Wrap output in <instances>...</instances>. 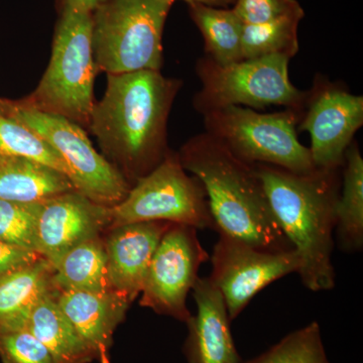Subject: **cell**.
I'll use <instances>...</instances> for the list:
<instances>
[{"label":"cell","instance_id":"obj_1","mask_svg":"<svg viewBox=\"0 0 363 363\" xmlns=\"http://www.w3.org/2000/svg\"><path fill=\"white\" fill-rule=\"evenodd\" d=\"M182 85L161 71L107 74L88 128L128 183L147 175L168 154L167 123Z\"/></svg>","mask_w":363,"mask_h":363},{"label":"cell","instance_id":"obj_2","mask_svg":"<svg viewBox=\"0 0 363 363\" xmlns=\"http://www.w3.org/2000/svg\"><path fill=\"white\" fill-rule=\"evenodd\" d=\"M178 156L183 168L201 182L216 233L266 252L294 250L253 164L238 159L206 133L190 138Z\"/></svg>","mask_w":363,"mask_h":363},{"label":"cell","instance_id":"obj_3","mask_svg":"<svg viewBox=\"0 0 363 363\" xmlns=\"http://www.w3.org/2000/svg\"><path fill=\"white\" fill-rule=\"evenodd\" d=\"M272 213L300 257L297 274L312 292L335 286L332 264L336 207L340 193L339 171L317 169L295 174L269 164H253Z\"/></svg>","mask_w":363,"mask_h":363},{"label":"cell","instance_id":"obj_4","mask_svg":"<svg viewBox=\"0 0 363 363\" xmlns=\"http://www.w3.org/2000/svg\"><path fill=\"white\" fill-rule=\"evenodd\" d=\"M97 73L93 52V13L63 6L55 30L51 60L26 104L89 126Z\"/></svg>","mask_w":363,"mask_h":363},{"label":"cell","instance_id":"obj_5","mask_svg":"<svg viewBox=\"0 0 363 363\" xmlns=\"http://www.w3.org/2000/svg\"><path fill=\"white\" fill-rule=\"evenodd\" d=\"M174 0H106L93 11V52L106 74L161 71L162 33Z\"/></svg>","mask_w":363,"mask_h":363},{"label":"cell","instance_id":"obj_6","mask_svg":"<svg viewBox=\"0 0 363 363\" xmlns=\"http://www.w3.org/2000/svg\"><path fill=\"white\" fill-rule=\"evenodd\" d=\"M202 116L205 133L241 161L278 167L295 174L317 169L309 147L298 140L300 112L285 109L260 113L247 107L227 106Z\"/></svg>","mask_w":363,"mask_h":363},{"label":"cell","instance_id":"obj_7","mask_svg":"<svg viewBox=\"0 0 363 363\" xmlns=\"http://www.w3.org/2000/svg\"><path fill=\"white\" fill-rule=\"evenodd\" d=\"M290 60L269 56L220 65L202 57L196 64L202 84L193 101L196 111L204 114L227 106L262 109L277 105L302 114L308 92L291 82Z\"/></svg>","mask_w":363,"mask_h":363},{"label":"cell","instance_id":"obj_8","mask_svg":"<svg viewBox=\"0 0 363 363\" xmlns=\"http://www.w3.org/2000/svg\"><path fill=\"white\" fill-rule=\"evenodd\" d=\"M0 106L58 152L77 192L107 207L116 206L128 194L130 184L95 150L80 125L65 117L40 111L23 100L0 98Z\"/></svg>","mask_w":363,"mask_h":363},{"label":"cell","instance_id":"obj_9","mask_svg":"<svg viewBox=\"0 0 363 363\" xmlns=\"http://www.w3.org/2000/svg\"><path fill=\"white\" fill-rule=\"evenodd\" d=\"M152 221L215 230L205 189L186 173L178 152L169 150L156 168L135 182L123 201L111 207L109 228Z\"/></svg>","mask_w":363,"mask_h":363},{"label":"cell","instance_id":"obj_10","mask_svg":"<svg viewBox=\"0 0 363 363\" xmlns=\"http://www.w3.org/2000/svg\"><path fill=\"white\" fill-rule=\"evenodd\" d=\"M209 259L197 229L172 224L150 260L140 306L187 323L192 316L186 304L188 294L199 278L200 267Z\"/></svg>","mask_w":363,"mask_h":363},{"label":"cell","instance_id":"obj_11","mask_svg":"<svg viewBox=\"0 0 363 363\" xmlns=\"http://www.w3.org/2000/svg\"><path fill=\"white\" fill-rule=\"evenodd\" d=\"M211 262L209 279L225 301L231 320L240 316L260 291L277 279L298 272L300 267L295 250L266 252L223 233H219Z\"/></svg>","mask_w":363,"mask_h":363},{"label":"cell","instance_id":"obj_12","mask_svg":"<svg viewBox=\"0 0 363 363\" xmlns=\"http://www.w3.org/2000/svg\"><path fill=\"white\" fill-rule=\"evenodd\" d=\"M298 125L311 138L309 150L315 167L339 171L346 150L363 125V97L329 81L316 80Z\"/></svg>","mask_w":363,"mask_h":363},{"label":"cell","instance_id":"obj_13","mask_svg":"<svg viewBox=\"0 0 363 363\" xmlns=\"http://www.w3.org/2000/svg\"><path fill=\"white\" fill-rule=\"evenodd\" d=\"M111 223V207L92 201L77 191L42 203L37 228V252L52 267L86 240L101 236Z\"/></svg>","mask_w":363,"mask_h":363},{"label":"cell","instance_id":"obj_14","mask_svg":"<svg viewBox=\"0 0 363 363\" xmlns=\"http://www.w3.org/2000/svg\"><path fill=\"white\" fill-rule=\"evenodd\" d=\"M174 223L138 222L107 229L104 238L112 288L130 303L142 293L157 245Z\"/></svg>","mask_w":363,"mask_h":363},{"label":"cell","instance_id":"obj_15","mask_svg":"<svg viewBox=\"0 0 363 363\" xmlns=\"http://www.w3.org/2000/svg\"><path fill=\"white\" fill-rule=\"evenodd\" d=\"M197 313L187 322L184 353L189 363H241L230 321L218 289L211 279L198 278L193 286Z\"/></svg>","mask_w":363,"mask_h":363},{"label":"cell","instance_id":"obj_16","mask_svg":"<svg viewBox=\"0 0 363 363\" xmlns=\"http://www.w3.org/2000/svg\"><path fill=\"white\" fill-rule=\"evenodd\" d=\"M56 300L80 337L101 363H111L108 353L117 326L131 303L116 291L106 293L61 291Z\"/></svg>","mask_w":363,"mask_h":363},{"label":"cell","instance_id":"obj_17","mask_svg":"<svg viewBox=\"0 0 363 363\" xmlns=\"http://www.w3.org/2000/svg\"><path fill=\"white\" fill-rule=\"evenodd\" d=\"M55 271L43 257L0 279V336L28 329L35 306L55 291Z\"/></svg>","mask_w":363,"mask_h":363},{"label":"cell","instance_id":"obj_18","mask_svg":"<svg viewBox=\"0 0 363 363\" xmlns=\"http://www.w3.org/2000/svg\"><path fill=\"white\" fill-rule=\"evenodd\" d=\"M76 191L68 176L26 157H0V199L43 203Z\"/></svg>","mask_w":363,"mask_h":363},{"label":"cell","instance_id":"obj_19","mask_svg":"<svg viewBox=\"0 0 363 363\" xmlns=\"http://www.w3.org/2000/svg\"><path fill=\"white\" fill-rule=\"evenodd\" d=\"M28 330L52 353L56 363H91L96 359L56 300V290L35 306Z\"/></svg>","mask_w":363,"mask_h":363},{"label":"cell","instance_id":"obj_20","mask_svg":"<svg viewBox=\"0 0 363 363\" xmlns=\"http://www.w3.org/2000/svg\"><path fill=\"white\" fill-rule=\"evenodd\" d=\"M52 286L57 292L114 291L109 279L104 238L97 236L86 240L67 253L56 267Z\"/></svg>","mask_w":363,"mask_h":363},{"label":"cell","instance_id":"obj_21","mask_svg":"<svg viewBox=\"0 0 363 363\" xmlns=\"http://www.w3.org/2000/svg\"><path fill=\"white\" fill-rule=\"evenodd\" d=\"M342 168L335 229L341 250L357 252L363 247V159L354 140L346 150Z\"/></svg>","mask_w":363,"mask_h":363},{"label":"cell","instance_id":"obj_22","mask_svg":"<svg viewBox=\"0 0 363 363\" xmlns=\"http://www.w3.org/2000/svg\"><path fill=\"white\" fill-rule=\"evenodd\" d=\"M189 13L204 39L205 56L229 65L242 60L241 40L245 23L233 9L191 4Z\"/></svg>","mask_w":363,"mask_h":363},{"label":"cell","instance_id":"obj_23","mask_svg":"<svg viewBox=\"0 0 363 363\" xmlns=\"http://www.w3.org/2000/svg\"><path fill=\"white\" fill-rule=\"evenodd\" d=\"M303 18H283L257 25H245L241 40L242 60L284 56L298 51V28Z\"/></svg>","mask_w":363,"mask_h":363},{"label":"cell","instance_id":"obj_24","mask_svg":"<svg viewBox=\"0 0 363 363\" xmlns=\"http://www.w3.org/2000/svg\"><path fill=\"white\" fill-rule=\"evenodd\" d=\"M9 157L42 162L68 176L65 162L58 152L0 106V157Z\"/></svg>","mask_w":363,"mask_h":363},{"label":"cell","instance_id":"obj_25","mask_svg":"<svg viewBox=\"0 0 363 363\" xmlns=\"http://www.w3.org/2000/svg\"><path fill=\"white\" fill-rule=\"evenodd\" d=\"M247 363H330L317 322L291 332L278 343Z\"/></svg>","mask_w":363,"mask_h":363},{"label":"cell","instance_id":"obj_26","mask_svg":"<svg viewBox=\"0 0 363 363\" xmlns=\"http://www.w3.org/2000/svg\"><path fill=\"white\" fill-rule=\"evenodd\" d=\"M40 208L42 203L26 204L0 199V241L37 252Z\"/></svg>","mask_w":363,"mask_h":363},{"label":"cell","instance_id":"obj_27","mask_svg":"<svg viewBox=\"0 0 363 363\" xmlns=\"http://www.w3.org/2000/svg\"><path fill=\"white\" fill-rule=\"evenodd\" d=\"M233 9L245 25H257L283 18H304L297 0H235Z\"/></svg>","mask_w":363,"mask_h":363},{"label":"cell","instance_id":"obj_28","mask_svg":"<svg viewBox=\"0 0 363 363\" xmlns=\"http://www.w3.org/2000/svg\"><path fill=\"white\" fill-rule=\"evenodd\" d=\"M0 359L4 363H56L28 329L0 336Z\"/></svg>","mask_w":363,"mask_h":363},{"label":"cell","instance_id":"obj_29","mask_svg":"<svg viewBox=\"0 0 363 363\" xmlns=\"http://www.w3.org/2000/svg\"><path fill=\"white\" fill-rule=\"evenodd\" d=\"M43 259L35 250L9 245L0 241V279L35 264Z\"/></svg>","mask_w":363,"mask_h":363},{"label":"cell","instance_id":"obj_30","mask_svg":"<svg viewBox=\"0 0 363 363\" xmlns=\"http://www.w3.org/2000/svg\"><path fill=\"white\" fill-rule=\"evenodd\" d=\"M63 6L73 7L80 11H89L93 13L100 4H104L106 0H62Z\"/></svg>","mask_w":363,"mask_h":363},{"label":"cell","instance_id":"obj_31","mask_svg":"<svg viewBox=\"0 0 363 363\" xmlns=\"http://www.w3.org/2000/svg\"><path fill=\"white\" fill-rule=\"evenodd\" d=\"M184 1L187 2L188 4H202L205 6L223 7V9H227L229 6H233L235 4V0H184Z\"/></svg>","mask_w":363,"mask_h":363}]
</instances>
